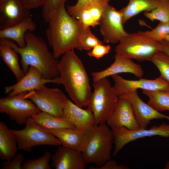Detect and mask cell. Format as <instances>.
Listing matches in <instances>:
<instances>
[{"label":"cell","mask_w":169,"mask_h":169,"mask_svg":"<svg viewBox=\"0 0 169 169\" xmlns=\"http://www.w3.org/2000/svg\"><path fill=\"white\" fill-rule=\"evenodd\" d=\"M46 34L53 53L57 58L67 52L75 49L83 50L81 36L88 28L67 12L65 4L61 5L48 23Z\"/></svg>","instance_id":"6da1fadb"},{"label":"cell","mask_w":169,"mask_h":169,"mask_svg":"<svg viewBox=\"0 0 169 169\" xmlns=\"http://www.w3.org/2000/svg\"><path fill=\"white\" fill-rule=\"evenodd\" d=\"M25 40V46L20 47L11 40L0 38L20 55V63L25 74L32 66L37 68L46 79L53 80L58 78L59 61L49 51L44 40L29 31L26 33Z\"/></svg>","instance_id":"7a4b0ae2"},{"label":"cell","mask_w":169,"mask_h":169,"mask_svg":"<svg viewBox=\"0 0 169 169\" xmlns=\"http://www.w3.org/2000/svg\"><path fill=\"white\" fill-rule=\"evenodd\" d=\"M59 77L73 102L78 106L87 108L92 93L88 74L82 61L74 50L62 55L58 64Z\"/></svg>","instance_id":"3957f363"},{"label":"cell","mask_w":169,"mask_h":169,"mask_svg":"<svg viewBox=\"0 0 169 169\" xmlns=\"http://www.w3.org/2000/svg\"><path fill=\"white\" fill-rule=\"evenodd\" d=\"M85 133L83 156L87 164L101 166L110 159L113 142L112 130L105 124L95 125Z\"/></svg>","instance_id":"277c9868"},{"label":"cell","mask_w":169,"mask_h":169,"mask_svg":"<svg viewBox=\"0 0 169 169\" xmlns=\"http://www.w3.org/2000/svg\"><path fill=\"white\" fill-rule=\"evenodd\" d=\"M88 107L94 116L95 125L106 124L118 104L119 96L107 78L93 81Z\"/></svg>","instance_id":"5b68a950"},{"label":"cell","mask_w":169,"mask_h":169,"mask_svg":"<svg viewBox=\"0 0 169 169\" xmlns=\"http://www.w3.org/2000/svg\"><path fill=\"white\" fill-rule=\"evenodd\" d=\"M116 54L139 61H150L157 53L162 51V45L145 35L142 31L128 33L115 47Z\"/></svg>","instance_id":"8992f818"},{"label":"cell","mask_w":169,"mask_h":169,"mask_svg":"<svg viewBox=\"0 0 169 169\" xmlns=\"http://www.w3.org/2000/svg\"><path fill=\"white\" fill-rule=\"evenodd\" d=\"M25 124L22 129L11 130L17 140L19 150L29 152L35 146L61 145L58 138L36 123L31 117L27 119Z\"/></svg>","instance_id":"52a82bcc"},{"label":"cell","mask_w":169,"mask_h":169,"mask_svg":"<svg viewBox=\"0 0 169 169\" xmlns=\"http://www.w3.org/2000/svg\"><path fill=\"white\" fill-rule=\"evenodd\" d=\"M25 98L33 102L41 111L62 117L68 98L60 89L44 85L26 93Z\"/></svg>","instance_id":"ba28073f"},{"label":"cell","mask_w":169,"mask_h":169,"mask_svg":"<svg viewBox=\"0 0 169 169\" xmlns=\"http://www.w3.org/2000/svg\"><path fill=\"white\" fill-rule=\"evenodd\" d=\"M26 92L1 97L0 113L6 114L11 120L22 125L25 124L28 118L41 112L33 102L25 98Z\"/></svg>","instance_id":"9c48e42d"},{"label":"cell","mask_w":169,"mask_h":169,"mask_svg":"<svg viewBox=\"0 0 169 169\" xmlns=\"http://www.w3.org/2000/svg\"><path fill=\"white\" fill-rule=\"evenodd\" d=\"M111 130L115 144L114 156H116L126 144L137 139L154 136L169 137V124L164 122L158 125H154L149 129L140 128L130 130L123 127Z\"/></svg>","instance_id":"30bf717a"},{"label":"cell","mask_w":169,"mask_h":169,"mask_svg":"<svg viewBox=\"0 0 169 169\" xmlns=\"http://www.w3.org/2000/svg\"><path fill=\"white\" fill-rule=\"evenodd\" d=\"M123 24L119 11L116 10L109 4L106 5L99 24L100 32L103 38V42L108 44L119 42L128 33Z\"/></svg>","instance_id":"8fae6325"},{"label":"cell","mask_w":169,"mask_h":169,"mask_svg":"<svg viewBox=\"0 0 169 169\" xmlns=\"http://www.w3.org/2000/svg\"><path fill=\"white\" fill-rule=\"evenodd\" d=\"M111 77L114 82L113 87L119 97L139 89L169 91V84L160 76L154 79L141 78L137 80L126 79L118 74Z\"/></svg>","instance_id":"7c38bea8"},{"label":"cell","mask_w":169,"mask_h":169,"mask_svg":"<svg viewBox=\"0 0 169 169\" xmlns=\"http://www.w3.org/2000/svg\"><path fill=\"white\" fill-rule=\"evenodd\" d=\"M119 97H122L131 102L136 120L141 129H146L151 120L165 119L169 121V116L163 114L144 102L139 96L137 90Z\"/></svg>","instance_id":"4fadbf2b"},{"label":"cell","mask_w":169,"mask_h":169,"mask_svg":"<svg viewBox=\"0 0 169 169\" xmlns=\"http://www.w3.org/2000/svg\"><path fill=\"white\" fill-rule=\"evenodd\" d=\"M49 83L60 84L59 77L53 80L46 79L37 68L30 66L27 72L16 84L5 87V93L8 96H13L38 89Z\"/></svg>","instance_id":"5bb4252c"},{"label":"cell","mask_w":169,"mask_h":169,"mask_svg":"<svg viewBox=\"0 0 169 169\" xmlns=\"http://www.w3.org/2000/svg\"><path fill=\"white\" fill-rule=\"evenodd\" d=\"M31 16L22 0H0V30L13 26Z\"/></svg>","instance_id":"9a60e30c"},{"label":"cell","mask_w":169,"mask_h":169,"mask_svg":"<svg viewBox=\"0 0 169 169\" xmlns=\"http://www.w3.org/2000/svg\"><path fill=\"white\" fill-rule=\"evenodd\" d=\"M121 73H130L141 78L144 71L140 65L132 59L115 54L114 61L110 66L101 71L92 72L91 75L93 81H95Z\"/></svg>","instance_id":"2e32d148"},{"label":"cell","mask_w":169,"mask_h":169,"mask_svg":"<svg viewBox=\"0 0 169 169\" xmlns=\"http://www.w3.org/2000/svg\"><path fill=\"white\" fill-rule=\"evenodd\" d=\"M51 159L52 166L55 169H84L87 164L81 151L62 145Z\"/></svg>","instance_id":"e0dca14e"},{"label":"cell","mask_w":169,"mask_h":169,"mask_svg":"<svg viewBox=\"0 0 169 169\" xmlns=\"http://www.w3.org/2000/svg\"><path fill=\"white\" fill-rule=\"evenodd\" d=\"M106 124L111 129L124 127L130 130H135L140 128L131 102L122 97H119L117 106Z\"/></svg>","instance_id":"ac0fdd59"},{"label":"cell","mask_w":169,"mask_h":169,"mask_svg":"<svg viewBox=\"0 0 169 169\" xmlns=\"http://www.w3.org/2000/svg\"><path fill=\"white\" fill-rule=\"evenodd\" d=\"M62 117L85 133L95 125L93 114L89 107L83 109L69 99Z\"/></svg>","instance_id":"d6986e66"},{"label":"cell","mask_w":169,"mask_h":169,"mask_svg":"<svg viewBox=\"0 0 169 169\" xmlns=\"http://www.w3.org/2000/svg\"><path fill=\"white\" fill-rule=\"evenodd\" d=\"M60 141L61 145L81 152L86 144V133L76 128H64L46 130Z\"/></svg>","instance_id":"ffe728a7"},{"label":"cell","mask_w":169,"mask_h":169,"mask_svg":"<svg viewBox=\"0 0 169 169\" xmlns=\"http://www.w3.org/2000/svg\"><path fill=\"white\" fill-rule=\"evenodd\" d=\"M36 28L31 16L9 28L0 30V38L8 39L14 42L20 47L26 45L25 35L28 31L33 32Z\"/></svg>","instance_id":"44dd1931"},{"label":"cell","mask_w":169,"mask_h":169,"mask_svg":"<svg viewBox=\"0 0 169 169\" xmlns=\"http://www.w3.org/2000/svg\"><path fill=\"white\" fill-rule=\"evenodd\" d=\"M17 140L7 125L0 121V158L9 161L16 154L18 151Z\"/></svg>","instance_id":"7402d4cb"},{"label":"cell","mask_w":169,"mask_h":169,"mask_svg":"<svg viewBox=\"0 0 169 169\" xmlns=\"http://www.w3.org/2000/svg\"><path fill=\"white\" fill-rule=\"evenodd\" d=\"M160 1V0H129L127 5L119 10L123 24L142 12L151 11L158 6Z\"/></svg>","instance_id":"603a6c76"},{"label":"cell","mask_w":169,"mask_h":169,"mask_svg":"<svg viewBox=\"0 0 169 169\" xmlns=\"http://www.w3.org/2000/svg\"><path fill=\"white\" fill-rule=\"evenodd\" d=\"M107 5L96 4L87 7L79 11L74 18L86 28L94 27L99 25L104 9Z\"/></svg>","instance_id":"cb8c5ba5"},{"label":"cell","mask_w":169,"mask_h":169,"mask_svg":"<svg viewBox=\"0 0 169 169\" xmlns=\"http://www.w3.org/2000/svg\"><path fill=\"white\" fill-rule=\"evenodd\" d=\"M18 53L9 45L0 40V55L4 63L15 75L17 81L25 74L19 64Z\"/></svg>","instance_id":"d4e9b609"},{"label":"cell","mask_w":169,"mask_h":169,"mask_svg":"<svg viewBox=\"0 0 169 169\" xmlns=\"http://www.w3.org/2000/svg\"><path fill=\"white\" fill-rule=\"evenodd\" d=\"M34 121L46 130L64 128H76L62 117H59L49 113L41 111L31 116Z\"/></svg>","instance_id":"484cf974"},{"label":"cell","mask_w":169,"mask_h":169,"mask_svg":"<svg viewBox=\"0 0 169 169\" xmlns=\"http://www.w3.org/2000/svg\"><path fill=\"white\" fill-rule=\"evenodd\" d=\"M148 98L147 103L157 111H169V91L142 90Z\"/></svg>","instance_id":"4316f807"},{"label":"cell","mask_w":169,"mask_h":169,"mask_svg":"<svg viewBox=\"0 0 169 169\" xmlns=\"http://www.w3.org/2000/svg\"><path fill=\"white\" fill-rule=\"evenodd\" d=\"M144 16L152 22H169V0H160L158 6L149 12H145Z\"/></svg>","instance_id":"83f0119b"},{"label":"cell","mask_w":169,"mask_h":169,"mask_svg":"<svg viewBox=\"0 0 169 169\" xmlns=\"http://www.w3.org/2000/svg\"><path fill=\"white\" fill-rule=\"evenodd\" d=\"M150 61L158 69L160 76L169 84V56L160 51L154 54Z\"/></svg>","instance_id":"f1b7e54d"},{"label":"cell","mask_w":169,"mask_h":169,"mask_svg":"<svg viewBox=\"0 0 169 169\" xmlns=\"http://www.w3.org/2000/svg\"><path fill=\"white\" fill-rule=\"evenodd\" d=\"M51 156V153L47 151L38 159H27L23 161L21 169H51L49 162Z\"/></svg>","instance_id":"f546056e"},{"label":"cell","mask_w":169,"mask_h":169,"mask_svg":"<svg viewBox=\"0 0 169 169\" xmlns=\"http://www.w3.org/2000/svg\"><path fill=\"white\" fill-rule=\"evenodd\" d=\"M142 32L146 36L160 42L165 40L166 37L169 35V22H160L154 29Z\"/></svg>","instance_id":"4dcf8cb0"},{"label":"cell","mask_w":169,"mask_h":169,"mask_svg":"<svg viewBox=\"0 0 169 169\" xmlns=\"http://www.w3.org/2000/svg\"><path fill=\"white\" fill-rule=\"evenodd\" d=\"M67 0H45L42 6V16L44 21L48 23L50 18Z\"/></svg>","instance_id":"1f68e13d"},{"label":"cell","mask_w":169,"mask_h":169,"mask_svg":"<svg viewBox=\"0 0 169 169\" xmlns=\"http://www.w3.org/2000/svg\"><path fill=\"white\" fill-rule=\"evenodd\" d=\"M110 0H78L73 5H68L66 8L68 13L74 17L81 9L90 5L100 4L104 5L109 4Z\"/></svg>","instance_id":"d6a6232c"},{"label":"cell","mask_w":169,"mask_h":169,"mask_svg":"<svg viewBox=\"0 0 169 169\" xmlns=\"http://www.w3.org/2000/svg\"><path fill=\"white\" fill-rule=\"evenodd\" d=\"M80 41L83 50H90L97 44H103L91 32L90 28L87 29L80 37Z\"/></svg>","instance_id":"836d02e7"},{"label":"cell","mask_w":169,"mask_h":169,"mask_svg":"<svg viewBox=\"0 0 169 169\" xmlns=\"http://www.w3.org/2000/svg\"><path fill=\"white\" fill-rule=\"evenodd\" d=\"M24 160V155L18 153L11 160L6 161L2 164V169H21V166Z\"/></svg>","instance_id":"e575fe53"},{"label":"cell","mask_w":169,"mask_h":169,"mask_svg":"<svg viewBox=\"0 0 169 169\" xmlns=\"http://www.w3.org/2000/svg\"><path fill=\"white\" fill-rule=\"evenodd\" d=\"M110 45L103 44H97L87 52L88 55L99 59L107 54L110 51Z\"/></svg>","instance_id":"d590c367"},{"label":"cell","mask_w":169,"mask_h":169,"mask_svg":"<svg viewBox=\"0 0 169 169\" xmlns=\"http://www.w3.org/2000/svg\"><path fill=\"white\" fill-rule=\"evenodd\" d=\"M90 169H128V166L122 164H119L115 161L109 160L101 166H91Z\"/></svg>","instance_id":"8d00e7d4"},{"label":"cell","mask_w":169,"mask_h":169,"mask_svg":"<svg viewBox=\"0 0 169 169\" xmlns=\"http://www.w3.org/2000/svg\"><path fill=\"white\" fill-rule=\"evenodd\" d=\"M25 6L29 9L42 7L45 0H22Z\"/></svg>","instance_id":"74e56055"},{"label":"cell","mask_w":169,"mask_h":169,"mask_svg":"<svg viewBox=\"0 0 169 169\" xmlns=\"http://www.w3.org/2000/svg\"><path fill=\"white\" fill-rule=\"evenodd\" d=\"M162 47V51L169 56V41L166 40L160 42Z\"/></svg>","instance_id":"f35d334b"},{"label":"cell","mask_w":169,"mask_h":169,"mask_svg":"<svg viewBox=\"0 0 169 169\" xmlns=\"http://www.w3.org/2000/svg\"><path fill=\"white\" fill-rule=\"evenodd\" d=\"M164 169H169V161H168L166 163Z\"/></svg>","instance_id":"ab89813d"},{"label":"cell","mask_w":169,"mask_h":169,"mask_svg":"<svg viewBox=\"0 0 169 169\" xmlns=\"http://www.w3.org/2000/svg\"><path fill=\"white\" fill-rule=\"evenodd\" d=\"M165 40L169 41V35L167 36L166 37Z\"/></svg>","instance_id":"60d3db41"}]
</instances>
